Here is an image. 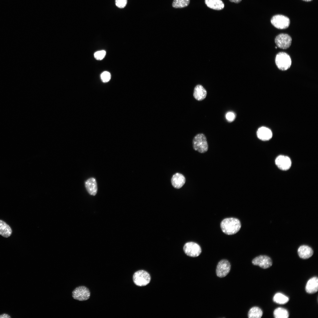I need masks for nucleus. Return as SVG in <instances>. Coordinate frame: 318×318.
<instances>
[{"label": "nucleus", "instance_id": "obj_19", "mask_svg": "<svg viewBox=\"0 0 318 318\" xmlns=\"http://www.w3.org/2000/svg\"><path fill=\"white\" fill-rule=\"evenodd\" d=\"M12 231L10 226L2 220H0V234L7 238L12 234Z\"/></svg>", "mask_w": 318, "mask_h": 318}, {"label": "nucleus", "instance_id": "obj_6", "mask_svg": "<svg viewBox=\"0 0 318 318\" xmlns=\"http://www.w3.org/2000/svg\"><path fill=\"white\" fill-rule=\"evenodd\" d=\"M183 250L187 255L192 257L199 256L201 252L200 246L197 244L192 242L186 243L183 247Z\"/></svg>", "mask_w": 318, "mask_h": 318}, {"label": "nucleus", "instance_id": "obj_30", "mask_svg": "<svg viewBox=\"0 0 318 318\" xmlns=\"http://www.w3.org/2000/svg\"><path fill=\"white\" fill-rule=\"evenodd\" d=\"M303 0V1H307V2H309V1H312V0Z\"/></svg>", "mask_w": 318, "mask_h": 318}, {"label": "nucleus", "instance_id": "obj_22", "mask_svg": "<svg viewBox=\"0 0 318 318\" xmlns=\"http://www.w3.org/2000/svg\"><path fill=\"white\" fill-rule=\"evenodd\" d=\"M288 297L283 294L278 293L276 294L273 298V300L275 303L279 304H284L289 301Z\"/></svg>", "mask_w": 318, "mask_h": 318}, {"label": "nucleus", "instance_id": "obj_14", "mask_svg": "<svg viewBox=\"0 0 318 318\" xmlns=\"http://www.w3.org/2000/svg\"><path fill=\"white\" fill-rule=\"evenodd\" d=\"M307 293L312 294L317 292L318 290V278L316 276L310 278L307 282L305 287Z\"/></svg>", "mask_w": 318, "mask_h": 318}, {"label": "nucleus", "instance_id": "obj_8", "mask_svg": "<svg viewBox=\"0 0 318 318\" xmlns=\"http://www.w3.org/2000/svg\"><path fill=\"white\" fill-rule=\"evenodd\" d=\"M275 42L279 48L286 49L291 46L292 38L288 34L281 33L276 36L275 39Z\"/></svg>", "mask_w": 318, "mask_h": 318}, {"label": "nucleus", "instance_id": "obj_11", "mask_svg": "<svg viewBox=\"0 0 318 318\" xmlns=\"http://www.w3.org/2000/svg\"><path fill=\"white\" fill-rule=\"evenodd\" d=\"M275 163L279 169L283 170L289 169L292 164L291 161L289 158L284 155L278 156L275 159Z\"/></svg>", "mask_w": 318, "mask_h": 318}, {"label": "nucleus", "instance_id": "obj_18", "mask_svg": "<svg viewBox=\"0 0 318 318\" xmlns=\"http://www.w3.org/2000/svg\"><path fill=\"white\" fill-rule=\"evenodd\" d=\"M205 2L208 8L213 10H220L224 7V4L221 0H205Z\"/></svg>", "mask_w": 318, "mask_h": 318}, {"label": "nucleus", "instance_id": "obj_17", "mask_svg": "<svg viewBox=\"0 0 318 318\" xmlns=\"http://www.w3.org/2000/svg\"><path fill=\"white\" fill-rule=\"evenodd\" d=\"M207 91L201 85H198L195 87L193 93L194 98L198 101L204 99L207 95Z\"/></svg>", "mask_w": 318, "mask_h": 318}, {"label": "nucleus", "instance_id": "obj_25", "mask_svg": "<svg viewBox=\"0 0 318 318\" xmlns=\"http://www.w3.org/2000/svg\"><path fill=\"white\" fill-rule=\"evenodd\" d=\"M106 54V52L105 50L98 51L94 53V57L97 60H101L104 58Z\"/></svg>", "mask_w": 318, "mask_h": 318}, {"label": "nucleus", "instance_id": "obj_20", "mask_svg": "<svg viewBox=\"0 0 318 318\" xmlns=\"http://www.w3.org/2000/svg\"><path fill=\"white\" fill-rule=\"evenodd\" d=\"M263 315L262 310L259 307H254L251 308L248 313L249 318H260Z\"/></svg>", "mask_w": 318, "mask_h": 318}, {"label": "nucleus", "instance_id": "obj_24", "mask_svg": "<svg viewBox=\"0 0 318 318\" xmlns=\"http://www.w3.org/2000/svg\"><path fill=\"white\" fill-rule=\"evenodd\" d=\"M100 77L102 81L104 82H107L110 81L111 76L110 73L108 72L104 71L101 74Z\"/></svg>", "mask_w": 318, "mask_h": 318}, {"label": "nucleus", "instance_id": "obj_31", "mask_svg": "<svg viewBox=\"0 0 318 318\" xmlns=\"http://www.w3.org/2000/svg\"><path fill=\"white\" fill-rule=\"evenodd\" d=\"M277 48V47H275V48L276 49Z\"/></svg>", "mask_w": 318, "mask_h": 318}, {"label": "nucleus", "instance_id": "obj_28", "mask_svg": "<svg viewBox=\"0 0 318 318\" xmlns=\"http://www.w3.org/2000/svg\"><path fill=\"white\" fill-rule=\"evenodd\" d=\"M0 318H11L10 316L6 314H3L0 315Z\"/></svg>", "mask_w": 318, "mask_h": 318}, {"label": "nucleus", "instance_id": "obj_16", "mask_svg": "<svg viewBox=\"0 0 318 318\" xmlns=\"http://www.w3.org/2000/svg\"><path fill=\"white\" fill-rule=\"evenodd\" d=\"M86 188L89 194L95 196L97 191V184L95 179L90 178L87 180L85 183Z\"/></svg>", "mask_w": 318, "mask_h": 318}, {"label": "nucleus", "instance_id": "obj_2", "mask_svg": "<svg viewBox=\"0 0 318 318\" xmlns=\"http://www.w3.org/2000/svg\"><path fill=\"white\" fill-rule=\"evenodd\" d=\"M192 143L194 150L200 153H205L208 150L206 138L203 134L196 135L193 139Z\"/></svg>", "mask_w": 318, "mask_h": 318}, {"label": "nucleus", "instance_id": "obj_10", "mask_svg": "<svg viewBox=\"0 0 318 318\" xmlns=\"http://www.w3.org/2000/svg\"><path fill=\"white\" fill-rule=\"evenodd\" d=\"M252 262L254 265L259 266L264 269L269 268L272 264L271 258L266 255L257 256L253 259Z\"/></svg>", "mask_w": 318, "mask_h": 318}, {"label": "nucleus", "instance_id": "obj_9", "mask_svg": "<svg viewBox=\"0 0 318 318\" xmlns=\"http://www.w3.org/2000/svg\"><path fill=\"white\" fill-rule=\"evenodd\" d=\"M231 269V265L228 261L222 259L220 261L217 266L216 273L217 276L222 278L226 276L229 273Z\"/></svg>", "mask_w": 318, "mask_h": 318}, {"label": "nucleus", "instance_id": "obj_21", "mask_svg": "<svg viewBox=\"0 0 318 318\" xmlns=\"http://www.w3.org/2000/svg\"><path fill=\"white\" fill-rule=\"evenodd\" d=\"M273 313L275 318H288L289 317L287 310L281 307H278L275 309Z\"/></svg>", "mask_w": 318, "mask_h": 318}, {"label": "nucleus", "instance_id": "obj_5", "mask_svg": "<svg viewBox=\"0 0 318 318\" xmlns=\"http://www.w3.org/2000/svg\"><path fill=\"white\" fill-rule=\"evenodd\" d=\"M272 25L279 29L287 28L290 24V20L287 17L283 15L277 14L273 16L271 20Z\"/></svg>", "mask_w": 318, "mask_h": 318}, {"label": "nucleus", "instance_id": "obj_1", "mask_svg": "<svg viewBox=\"0 0 318 318\" xmlns=\"http://www.w3.org/2000/svg\"><path fill=\"white\" fill-rule=\"evenodd\" d=\"M220 226L222 231L228 235L234 234L240 230L241 225L237 218H225L221 222Z\"/></svg>", "mask_w": 318, "mask_h": 318}, {"label": "nucleus", "instance_id": "obj_29", "mask_svg": "<svg viewBox=\"0 0 318 318\" xmlns=\"http://www.w3.org/2000/svg\"><path fill=\"white\" fill-rule=\"evenodd\" d=\"M229 1L232 2H233L235 3H238L240 2L242 0H229Z\"/></svg>", "mask_w": 318, "mask_h": 318}, {"label": "nucleus", "instance_id": "obj_4", "mask_svg": "<svg viewBox=\"0 0 318 318\" xmlns=\"http://www.w3.org/2000/svg\"><path fill=\"white\" fill-rule=\"evenodd\" d=\"M151 277L149 274L146 271L140 270L136 272L133 274L134 282L138 286H144L150 282Z\"/></svg>", "mask_w": 318, "mask_h": 318}, {"label": "nucleus", "instance_id": "obj_7", "mask_svg": "<svg viewBox=\"0 0 318 318\" xmlns=\"http://www.w3.org/2000/svg\"><path fill=\"white\" fill-rule=\"evenodd\" d=\"M90 296V292L89 289L84 286L76 288L72 292L73 298L80 301L86 300L89 298Z\"/></svg>", "mask_w": 318, "mask_h": 318}, {"label": "nucleus", "instance_id": "obj_13", "mask_svg": "<svg viewBox=\"0 0 318 318\" xmlns=\"http://www.w3.org/2000/svg\"><path fill=\"white\" fill-rule=\"evenodd\" d=\"M297 253L301 258L307 259L312 256L314 251L312 249L308 246L302 245L298 248Z\"/></svg>", "mask_w": 318, "mask_h": 318}, {"label": "nucleus", "instance_id": "obj_15", "mask_svg": "<svg viewBox=\"0 0 318 318\" xmlns=\"http://www.w3.org/2000/svg\"><path fill=\"white\" fill-rule=\"evenodd\" d=\"M257 135L259 139L263 141H266L271 138L272 133L271 130L269 128L262 127L258 130Z\"/></svg>", "mask_w": 318, "mask_h": 318}, {"label": "nucleus", "instance_id": "obj_12", "mask_svg": "<svg viewBox=\"0 0 318 318\" xmlns=\"http://www.w3.org/2000/svg\"><path fill=\"white\" fill-rule=\"evenodd\" d=\"M171 183L173 187L175 188L180 189L184 185L186 181L184 176L182 174L177 173L172 176Z\"/></svg>", "mask_w": 318, "mask_h": 318}, {"label": "nucleus", "instance_id": "obj_3", "mask_svg": "<svg viewBox=\"0 0 318 318\" xmlns=\"http://www.w3.org/2000/svg\"><path fill=\"white\" fill-rule=\"evenodd\" d=\"M276 64L278 68L282 71L286 70L291 66L292 60L289 55L286 52L278 53L275 59Z\"/></svg>", "mask_w": 318, "mask_h": 318}, {"label": "nucleus", "instance_id": "obj_26", "mask_svg": "<svg viewBox=\"0 0 318 318\" xmlns=\"http://www.w3.org/2000/svg\"><path fill=\"white\" fill-rule=\"evenodd\" d=\"M127 0H115V4L116 6L120 9L125 8L127 4Z\"/></svg>", "mask_w": 318, "mask_h": 318}, {"label": "nucleus", "instance_id": "obj_27", "mask_svg": "<svg viewBox=\"0 0 318 318\" xmlns=\"http://www.w3.org/2000/svg\"><path fill=\"white\" fill-rule=\"evenodd\" d=\"M226 117L228 122H231L235 120L236 117L235 114L233 112H229L226 113Z\"/></svg>", "mask_w": 318, "mask_h": 318}, {"label": "nucleus", "instance_id": "obj_23", "mask_svg": "<svg viewBox=\"0 0 318 318\" xmlns=\"http://www.w3.org/2000/svg\"><path fill=\"white\" fill-rule=\"evenodd\" d=\"M190 0H174L172 6L175 8H180L187 6L190 3Z\"/></svg>", "mask_w": 318, "mask_h": 318}]
</instances>
